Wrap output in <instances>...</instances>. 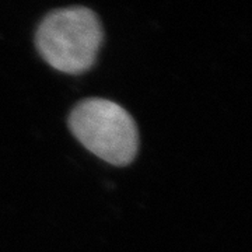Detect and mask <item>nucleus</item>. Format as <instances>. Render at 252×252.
<instances>
[{
	"mask_svg": "<svg viewBox=\"0 0 252 252\" xmlns=\"http://www.w3.org/2000/svg\"><path fill=\"white\" fill-rule=\"evenodd\" d=\"M67 124L74 137L105 162L124 167L135 160L139 149L137 126L117 102L83 99L72 109Z\"/></svg>",
	"mask_w": 252,
	"mask_h": 252,
	"instance_id": "f03ea898",
	"label": "nucleus"
},
{
	"mask_svg": "<svg viewBox=\"0 0 252 252\" xmlns=\"http://www.w3.org/2000/svg\"><path fill=\"white\" fill-rule=\"evenodd\" d=\"M104 39L98 16L91 9L73 6L46 14L36 28L35 44L49 66L67 74L93 67Z\"/></svg>",
	"mask_w": 252,
	"mask_h": 252,
	"instance_id": "f257e3e1",
	"label": "nucleus"
}]
</instances>
